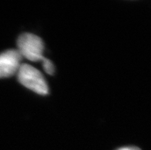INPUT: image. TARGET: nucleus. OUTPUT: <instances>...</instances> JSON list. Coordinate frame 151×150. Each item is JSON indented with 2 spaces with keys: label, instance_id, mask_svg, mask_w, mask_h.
I'll use <instances>...</instances> for the list:
<instances>
[{
  "label": "nucleus",
  "instance_id": "obj_1",
  "mask_svg": "<svg viewBox=\"0 0 151 150\" xmlns=\"http://www.w3.org/2000/svg\"><path fill=\"white\" fill-rule=\"evenodd\" d=\"M16 74L20 84L25 88L41 95L48 93V86L44 76L34 67L22 64Z\"/></svg>",
  "mask_w": 151,
  "mask_h": 150
},
{
  "label": "nucleus",
  "instance_id": "obj_2",
  "mask_svg": "<svg viewBox=\"0 0 151 150\" xmlns=\"http://www.w3.org/2000/svg\"><path fill=\"white\" fill-rule=\"evenodd\" d=\"M17 51L22 57L31 61H42L44 56V44L40 38L31 33H24L17 40Z\"/></svg>",
  "mask_w": 151,
  "mask_h": 150
},
{
  "label": "nucleus",
  "instance_id": "obj_3",
  "mask_svg": "<svg viewBox=\"0 0 151 150\" xmlns=\"http://www.w3.org/2000/svg\"><path fill=\"white\" fill-rule=\"evenodd\" d=\"M22 57L17 49H10L0 54V78L17 74Z\"/></svg>",
  "mask_w": 151,
  "mask_h": 150
},
{
  "label": "nucleus",
  "instance_id": "obj_4",
  "mask_svg": "<svg viewBox=\"0 0 151 150\" xmlns=\"http://www.w3.org/2000/svg\"><path fill=\"white\" fill-rule=\"evenodd\" d=\"M42 66L44 67V70L47 74H53L55 72V67L52 62L50 61L49 59L45 58L44 61H42Z\"/></svg>",
  "mask_w": 151,
  "mask_h": 150
},
{
  "label": "nucleus",
  "instance_id": "obj_5",
  "mask_svg": "<svg viewBox=\"0 0 151 150\" xmlns=\"http://www.w3.org/2000/svg\"><path fill=\"white\" fill-rule=\"evenodd\" d=\"M117 150H141V149L136 146H128V147H123V148L119 149Z\"/></svg>",
  "mask_w": 151,
  "mask_h": 150
}]
</instances>
